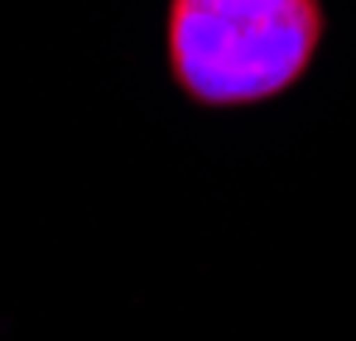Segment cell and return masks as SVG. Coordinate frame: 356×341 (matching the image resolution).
I'll list each match as a JSON object with an SVG mask.
<instances>
[{
  "label": "cell",
  "mask_w": 356,
  "mask_h": 341,
  "mask_svg": "<svg viewBox=\"0 0 356 341\" xmlns=\"http://www.w3.org/2000/svg\"><path fill=\"white\" fill-rule=\"evenodd\" d=\"M323 29V0H169L164 58L193 106L245 111L308 77Z\"/></svg>",
  "instance_id": "obj_1"
}]
</instances>
